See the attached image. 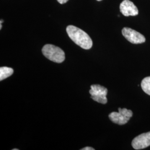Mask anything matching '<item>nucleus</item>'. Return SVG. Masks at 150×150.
<instances>
[{"label": "nucleus", "instance_id": "obj_1", "mask_svg": "<svg viewBox=\"0 0 150 150\" xmlns=\"http://www.w3.org/2000/svg\"><path fill=\"white\" fill-rule=\"evenodd\" d=\"M66 32L69 38L81 48L89 50L92 47L93 42L91 38L80 28L70 25L66 28Z\"/></svg>", "mask_w": 150, "mask_h": 150}, {"label": "nucleus", "instance_id": "obj_2", "mask_svg": "<svg viewBox=\"0 0 150 150\" xmlns=\"http://www.w3.org/2000/svg\"><path fill=\"white\" fill-rule=\"evenodd\" d=\"M42 52L47 59L54 62L62 63L65 59L64 51L53 45H45L42 49Z\"/></svg>", "mask_w": 150, "mask_h": 150}, {"label": "nucleus", "instance_id": "obj_3", "mask_svg": "<svg viewBox=\"0 0 150 150\" xmlns=\"http://www.w3.org/2000/svg\"><path fill=\"white\" fill-rule=\"evenodd\" d=\"M132 115V111L130 110L125 108H118V112H112L109 115L108 117L113 123L123 125L128 122Z\"/></svg>", "mask_w": 150, "mask_h": 150}, {"label": "nucleus", "instance_id": "obj_4", "mask_svg": "<svg viewBox=\"0 0 150 150\" xmlns=\"http://www.w3.org/2000/svg\"><path fill=\"white\" fill-rule=\"evenodd\" d=\"M107 88L100 85H93L91 86V90L89 91L91 98L96 102L106 104L107 102Z\"/></svg>", "mask_w": 150, "mask_h": 150}, {"label": "nucleus", "instance_id": "obj_5", "mask_svg": "<svg viewBox=\"0 0 150 150\" xmlns=\"http://www.w3.org/2000/svg\"><path fill=\"white\" fill-rule=\"evenodd\" d=\"M123 36L129 42L134 44H139L145 42L146 38L144 35L134 30L129 27H125L122 30Z\"/></svg>", "mask_w": 150, "mask_h": 150}, {"label": "nucleus", "instance_id": "obj_6", "mask_svg": "<svg viewBox=\"0 0 150 150\" xmlns=\"http://www.w3.org/2000/svg\"><path fill=\"white\" fill-rule=\"evenodd\" d=\"M132 146L135 150H141L150 146V132L139 134L132 141Z\"/></svg>", "mask_w": 150, "mask_h": 150}, {"label": "nucleus", "instance_id": "obj_7", "mask_svg": "<svg viewBox=\"0 0 150 150\" xmlns=\"http://www.w3.org/2000/svg\"><path fill=\"white\" fill-rule=\"evenodd\" d=\"M120 12L125 16H134L139 14V10L134 4L129 0H124L120 6Z\"/></svg>", "mask_w": 150, "mask_h": 150}, {"label": "nucleus", "instance_id": "obj_8", "mask_svg": "<svg viewBox=\"0 0 150 150\" xmlns=\"http://www.w3.org/2000/svg\"><path fill=\"white\" fill-rule=\"evenodd\" d=\"M13 73V70L7 67H1L0 68V81L4 80L10 77Z\"/></svg>", "mask_w": 150, "mask_h": 150}, {"label": "nucleus", "instance_id": "obj_9", "mask_svg": "<svg viewBox=\"0 0 150 150\" xmlns=\"http://www.w3.org/2000/svg\"><path fill=\"white\" fill-rule=\"evenodd\" d=\"M141 86L143 91H144L146 93L150 96V76L145 77V79L142 81Z\"/></svg>", "mask_w": 150, "mask_h": 150}, {"label": "nucleus", "instance_id": "obj_10", "mask_svg": "<svg viewBox=\"0 0 150 150\" xmlns=\"http://www.w3.org/2000/svg\"><path fill=\"white\" fill-rule=\"evenodd\" d=\"M95 149H93L92 147H84L83 149H81V150H94Z\"/></svg>", "mask_w": 150, "mask_h": 150}, {"label": "nucleus", "instance_id": "obj_11", "mask_svg": "<svg viewBox=\"0 0 150 150\" xmlns=\"http://www.w3.org/2000/svg\"><path fill=\"white\" fill-rule=\"evenodd\" d=\"M69 0H57V1L59 2L60 4H64L66 3Z\"/></svg>", "mask_w": 150, "mask_h": 150}, {"label": "nucleus", "instance_id": "obj_12", "mask_svg": "<svg viewBox=\"0 0 150 150\" xmlns=\"http://www.w3.org/2000/svg\"><path fill=\"white\" fill-rule=\"evenodd\" d=\"M13 150H18V149H13Z\"/></svg>", "mask_w": 150, "mask_h": 150}, {"label": "nucleus", "instance_id": "obj_13", "mask_svg": "<svg viewBox=\"0 0 150 150\" xmlns=\"http://www.w3.org/2000/svg\"><path fill=\"white\" fill-rule=\"evenodd\" d=\"M97 1H102V0H97Z\"/></svg>", "mask_w": 150, "mask_h": 150}]
</instances>
